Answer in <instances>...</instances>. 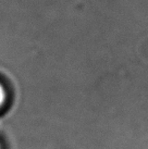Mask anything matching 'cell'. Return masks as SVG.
Listing matches in <instances>:
<instances>
[{
  "label": "cell",
  "instance_id": "1",
  "mask_svg": "<svg viewBox=\"0 0 148 149\" xmlns=\"http://www.w3.org/2000/svg\"><path fill=\"white\" fill-rule=\"evenodd\" d=\"M4 99H6V91H4L3 87L0 85V106L3 104Z\"/></svg>",
  "mask_w": 148,
  "mask_h": 149
}]
</instances>
